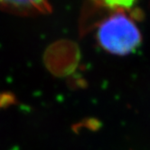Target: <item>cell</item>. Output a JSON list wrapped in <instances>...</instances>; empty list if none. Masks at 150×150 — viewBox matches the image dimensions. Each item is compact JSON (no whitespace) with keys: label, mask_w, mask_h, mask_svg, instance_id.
<instances>
[{"label":"cell","mask_w":150,"mask_h":150,"mask_svg":"<svg viewBox=\"0 0 150 150\" xmlns=\"http://www.w3.org/2000/svg\"><path fill=\"white\" fill-rule=\"evenodd\" d=\"M97 39L106 52L126 55L139 46L142 38L140 31L130 17L122 12H116L100 23Z\"/></svg>","instance_id":"obj_1"},{"label":"cell","mask_w":150,"mask_h":150,"mask_svg":"<svg viewBox=\"0 0 150 150\" xmlns=\"http://www.w3.org/2000/svg\"><path fill=\"white\" fill-rule=\"evenodd\" d=\"M50 9L48 0H0V10L16 14H42Z\"/></svg>","instance_id":"obj_2"},{"label":"cell","mask_w":150,"mask_h":150,"mask_svg":"<svg viewBox=\"0 0 150 150\" xmlns=\"http://www.w3.org/2000/svg\"><path fill=\"white\" fill-rule=\"evenodd\" d=\"M95 3L110 8H129L137 0H92Z\"/></svg>","instance_id":"obj_3"}]
</instances>
